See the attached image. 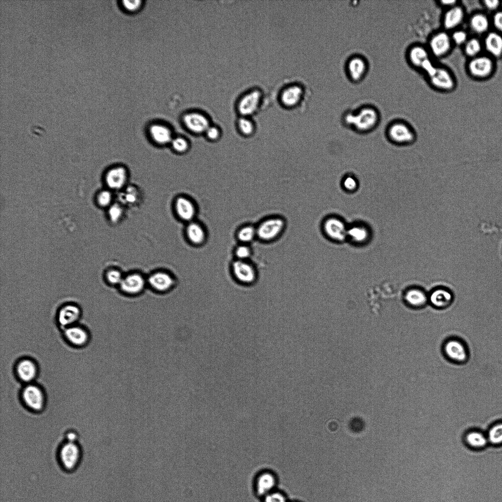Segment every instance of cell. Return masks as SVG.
<instances>
[{
	"mask_svg": "<svg viewBox=\"0 0 502 502\" xmlns=\"http://www.w3.org/2000/svg\"><path fill=\"white\" fill-rule=\"evenodd\" d=\"M428 82L434 89L442 92L453 90L456 85L455 78L452 72L444 66H436L427 75Z\"/></svg>",
	"mask_w": 502,
	"mask_h": 502,
	"instance_id": "14",
	"label": "cell"
},
{
	"mask_svg": "<svg viewBox=\"0 0 502 502\" xmlns=\"http://www.w3.org/2000/svg\"><path fill=\"white\" fill-rule=\"evenodd\" d=\"M370 237V230L364 225L355 224L348 227L347 238L354 244H364L368 241Z\"/></svg>",
	"mask_w": 502,
	"mask_h": 502,
	"instance_id": "32",
	"label": "cell"
},
{
	"mask_svg": "<svg viewBox=\"0 0 502 502\" xmlns=\"http://www.w3.org/2000/svg\"><path fill=\"white\" fill-rule=\"evenodd\" d=\"M58 456L59 463L65 470L73 471L80 461L81 448L77 441L66 440L59 449Z\"/></svg>",
	"mask_w": 502,
	"mask_h": 502,
	"instance_id": "12",
	"label": "cell"
},
{
	"mask_svg": "<svg viewBox=\"0 0 502 502\" xmlns=\"http://www.w3.org/2000/svg\"><path fill=\"white\" fill-rule=\"evenodd\" d=\"M233 254L236 260L248 261L252 255V250L250 245L238 243L234 249Z\"/></svg>",
	"mask_w": 502,
	"mask_h": 502,
	"instance_id": "44",
	"label": "cell"
},
{
	"mask_svg": "<svg viewBox=\"0 0 502 502\" xmlns=\"http://www.w3.org/2000/svg\"><path fill=\"white\" fill-rule=\"evenodd\" d=\"M289 502H300L297 501V500H292L290 499Z\"/></svg>",
	"mask_w": 502,
	"mask_h": 502,
	"instance_id": "53",
	"label": "cell"
},
{
	"mask_svg": "<svg viewBox=\"0 0 502 502\" xmlns=\"http://www.w3.org/2000/svg\"><path fill=\"white\" fill-rule=\"evenodd\" d=\"M265 94L259 87L251 88L241 94L237 99L234 109L237 116L253 118L261 109Z\"/></svg>",
	"mask_w": 502,
	"mask_h": 502,
	"instance_id": "2",
	"label": "cell"
},
{
	"mask_svg": "<svg viewBox=\"0 0 502 502\" xmlns=\"http://www.w3.org/2000/svg\"><path fill=\"white\" fill-rule=\"evenodd\" d=\"M104 178L108 189L120 192L128 185L129 171L125 165L118 164L107 170Z\"/></svg>",
	"mask_w": 502,
	"mask_h": 502,
	"instance_id": "17",
	"label": "cell"
},
{
	"mask_svg": "<svg viewBox=\"0 0 502 502\" xmlns=\"http://www.w3.org/2000/svg\"><path fill=\"white\" fill-rule=\"evenodd\" d=\"M125 206L119 201L114 202L107 208V217L112 224H118L124 219Z\"/></svg>",
	"mask_w": 502,
	"mask_h": 502,
	"instance_id": "39",
	"label": "cell"
},
{
	"mask_svg": "<svg viewBox=\"0 0 502 502\" xmlns=\"http://www.w3.org/2000/svg\"><path fill=\"white\" fill-rule=\"evenodd\" d=\"M483 50L493 59L502 55V34L493 30L483 36L482 40Z\"/></svg>",
	"mask_w": 502,
	"mask_h": 502,
	"instance_id": "27",
	"label": "cell"
},
{
	"mask_svg": "<svg viewBox=\"0 0 502 502\" xmlns=\"http://www.w3.org/2000/svg\"><path fill=\"white\" fill-rule=\"evenodd\" d=\"M203 136L209 142L216 143L220 141L223 136V130L220 126L213 123L205 131Z\"/></svg>",
	"mask_w": 502,
	"mask_h": 502,
	"instance_id": "46",
	"label": "cell"
},
{
	"mask_svg": "<svg viewBox=\"0 0 502 502\" xmlns=\"http://www.w3.org/2000/svg\"><path fill=\"white\" fill-rule=\"evenodd\" d=\"M491 24L495 31L502 34V10H498L493 13L491 19Z\"/></svg>",
	"mask_w": 502,
	"mask_h": 502,
	"instance_id": "49",
	"label": "cell"
},
{
	"mask_svg": "<svg viewBox=\"0 0 502 502\" xmlns=\"http://www.w3.org/2000/svg\"><path fill=\"white\" fill-rule=\"evenodd\" d=\"M452 46L450 33L443 30L438 31L430 36L427 49L431 55L440 58L450 53Z\"/></svg>",
	"mask_w": 502,
	"mask_h": 502,
	"instance_id": "19",
	"label": "cell"
},
{
	"mask_svg": "<svg viewBox=\"0 0 502 502\" xmlns=\"http://www.w3.org/2000/svg\"><path fill=\"white\" fill-rule=\"evenodd\" d=\"M346 71L349 78L353 83L361 82L368 71V63L363 56H351L346 63Z\"/></svg>",
	"mask_w": 502,
	"mask_h": 502,
	"instance_id": "21",
	"label": "cell"
},
{
	"mask_svg": "<svg viewBox=\"0 0 502 502\" xmlns=\"http://www.w3.org/2000/svg\"><path fill=\"white\" fill-rule=\"evenodd\" d=\"M235 237L239 243L250 245L257 239L256 226L251 224L242 225L235 232Z\"/></svg>",
	"mask_w": 502,
	"mask_h": 502,
	"instance_id": "34",
	"label": "cell"
},
{
	"mask_svg": "<svg viewBox=\"0 0 502 502\" xmlns=\"http://www.w3.org/2000/svg\"><path fill=\"white\" fill-rule=\"evenodd\" d=\"M348 227L341 219L336 216L328 217L323 224L326 236L332 241L341 242L347 238Z\"/></svg>",
	"mask_w": 502,
	"mask_h": 502,
	"instance_id": "20",
	"label": "cell"
},
{
	"mask_svg": "<svg viewBox=\"0 0 502 502\" xmlns=\"http://www.w3.org/2000/svg\"><path fill=\"white\" fill-rule=\"evenodd\" d=\"M439 4L446 9L452 7L459 4V1L457 0H439L438 1Z\"/></svg>",
	"mask_w": 502,
	"mask_h": 502,
	"instance_id": "51",
	"label": "cell"
},
{
	"mask_svg": "<svg viewBox=\"0 0 502 502\" xmlns=\"http://www.w3.org/2000/svg\"><path fill=\"white\" fill-rule=\"evenodd\" d=\"M285 219L279 216H271L261 220L256 226L257 239L269 243L278 239L285 229Z\"/></svg>",
	"mask_w": 502,
	"mask_h": 502,
	"instance_id": "4",
	"label": "cell"
},
{
	"mask_svg": "<svg viewBox=\"0 0 502 502\" xmlns=\"http://www.w3.org/2000/svg\"><path fill=\"white\" fill-rule=\"evenodd\" d=\"M404 300L410 306L418 308L425 305L428 300V297L423 290L414 287L405 291Z\"/></svg>",
	"mask_w": 502,
	"mask_h": 502,
	"instance_id": "31",
	"label": "cell"
},
{
	"mask_svg": "<svg viewBox=\"0 0 502 502\" xmlns=\"http://www.w3.org/2000/svg\"><path fill=\"white\" fill-rule=\"evenodd\" d=\"M462 48L465 55L469 59L482 54L483 50L482 40L477 37H470Z\"/></svg>",
	"mask_w": 502,
	"mask_h": 502,
	"instance_id": "36",
	"label": "cell"
},
{
	"mask_svg": "<svg viewBox=\"0 0 502 502\" xmlns=\"http://www.w3.org/2000/svg\"><path fill=\"white\" fill-rule=\"evenodd\" d=\"M444 351L449 359L456 362H464L468 357L466 347L457 340L452 339L447 341L444 345Z\"/></svg>",
	"mask_w": 502,
	"mask_h": 502,
	"instance_id": "29",
	"label": "cell"
},
{
	"mask_svg": "<svg viewBox=\"0 0 502 502\" xmlns=\"http://www.w3.org/2000/svg\"><path fill=\"white\" fill-rule=\"evenodd\" d=\"M341 186L342 189L346 192L353 193L358 190L359 187V181L355 176L348 174L342 177Z\"/></svg>",
	"mask_w": 502,
	"mask_h": 502,
	"instance_id": "41",
	"label": "cell"
},
{
	"mask_svg": "<svg viewBox=\"0 0 502 502\" xmlns=\"http://www.w3.org/2000/svg\"><path fill=\"white\" fill-rule=\"evenodd\" d=\"M386 136L391 143L401 146L412 144L416 139V134L412 127L402 120L393 121L388 125Z\"/></svg>",
	"mask_w": 502,
	"mask_h": 502,
	"instance_id": "6",
	"label": "cell"
},
{
	"mask_svg": "<svg viewBox=\"0 0 502 502\" xmlns=\"http://www.w3.org/2000/svg\"><path fill=\"white\" fill-rule=\"evenodd\" d=\"M147 286V276L140 272L132 271L125 274L118 288L124 295L135 297L141 295Z\"/></svg>",
	"mask_w": 502,
	"mask_h": 502,
	"instance_id": "10",
	"label": "cell"
},
{
	"mask_svg": "<svg viewBox=\"0 0 502 502\" xmlns=\"http://www.w3.org/2000/svg\"><path fill=\"white\" fill-rule=\"evenodd\" d=\"M184 234L188 242L195 247L203 245L207 239L206 228L197 220L185 224Z\"/></svg>",
	"mask_w": 502,
	"mask_h": 502,
	"instance_id": "22",
	"label": "cell"
},
{
	"mask_svg": "<svg viewBox=\"0 0 502 502\" xmlns=\"http://www.w3.org/2000/svg\"><path fill=\"white\" fill-rule=\"evenodd\" d=\"M113 199V191L107 188L102 190L98 193L96 202L100 207L108 208L114 202Z\"/></svg>",
	"mask_w": 502,
	"mask_h": 502,
	"instance_id": "47",
	"label": "cell"
},
{
	"mask_svg": "<svg viewBox=\"0 0 502 502\" xmlns=\"http://www.w3.org/2000/svg\"><path fill=\"white\" fill-rule=\"evenodd\" d=\"M481 3L486 10L494 13L498 10L500 1L498 0H483Z\"/></svg>",
	"mask_w": 502,
	"mask_h": 502,
	"instance_id": "50",
	"label": "cell"
},
{
	"mask_svg": "<svg viewBox=\"0 0 502 502\" xmlns=\"http://www.w3.org/2000/svg\"><path fill=\"white\" fill-rule=\"evenodd\" d=\"M174 213L178 220L185 224L196 220L198 208L195 201L190 197L180 195L173 201Z\"/></svg>",
	"mask_w": 502,
	"mask_h": 502,
	"instance_id": "15",
	"label": "cell"
},
{
	"mask_svg": "<svg viewBox=\"0 0 502 502\" xmlns=\"http://www.w3.org/2000/svg\"><path fill=\"white\" fill-rule=\"evenodd\" d=\"M230 270L234 279L241 284L251 285L258 278L257 269L250 260L234 259L231 264Z\"/></svg>",
	"mask_w": 502,
	"mask_h": 502,
	"instance_id": "16",
	"label": "cell"
},
{
	"mask_svg": "<svg viewBox=\"0 0 502 502\" xmlns=\"http://www.w3.org/2000/svg\"><path fill=\"white\" fill-rule=\"evenodd\" d=\"M468 25L470 30L474 34L484 36L490 31L491 19L484 13L477 12L470 17Z\"/></svg>",
	"mask_w": 502,
	"mask_h": 502,
	"instance_id": "28",
	"label": "cell"
},
{
	"mask_svg": "<svg viewBox=\"0 0 502 502\" xmlns=\"http://www.w3.org/2000/svg\"><path fill=\"white\" fill-rule=\"evenodd\" d=\"M65 438L67 440L77 441L78 436L76 432L70 430L66 432Z\"/></svg>",
	"mask_w": 502,
	"mask_h": 502,
	"instance_id": "52",
	"label": "cell"
},
{
	"mask_svg": "<svg viewBox=\"0 0 502 502\" xmlns=\"http://www.w3.org/2000/svg\"><path fill=\"white\" fill-rule=\"evenodd\" d=\"M63 332L67 342L75 347H82L89 342L90 336L88 331L77 324L63 329Z\"/></svg>",
	"mask_w": 502,
	"mask_h": 502,
	"instance_id": "25",
	"label": "cell"
},
{
	"mask_svg": "<svg viewBox=\"0 0 502 502\" xmlns=\"http://www.w3.org/2000/svg\"><path fill=\"white\" fill-rule=\"evenodd\" d=\"M169 146L175 153L182 155L189 151L191 148V144L186 137L177 135L174 136Z\"/></svg>",
	"mask_w": 502,
	"mask_h": 502,
	"instance_id": "38",
	"label": "cell"
},
{
	"mask_svg": "<svg viewBox=\"0 0 502 502\" xmlns=\"http://www.w3.org/2000/svg\"><path fill=\"white\" fill-rule=\"evenodd\" d=\"M287 493L279 487L260 499L262 502H289Z\"/></svg>",
	"mask_w": 502,
	"mask_h": 502,
	"instance_id": "45",
	"label": "cell"
},
{
	"mask_svg": "<svg viewBox=\"0 0 502 502\" xmlns=\"http://www.w3.org/2000/svg\"><path fill=\"white\" fill-rule=\"evenodd\" d=\"M181 122L184 128L195 135H203L212 123L210 117L205 112L192 109L184 112L181 116Z\"/></svg>",
	"mask_w": 502,
	"mask_h": 502,
	"instance_id": "7",
	"label": "cell"
},
{
	"mask_svg": "<svg viewBox=\"0 0 502 502\" xmlns=\"http://www.w3.org/2000/svg\"><path fill=\"white\" fill-rule=\"evenodd\" d=\"M125 274L116 268H111L105 273L104 277L106 282L111 286L119 287Z\"/></svg>",
	"mask_w": 502,
	"mask_h": 502,
	"instance_id": "42",
	"label": "cell"
},
{
	"mask_svg": "<svg viewBox=\"0 0 502 502\" xmlns=\"http://www.w3.org/2000/svg\"><path fill=\"white\" fill-rule=\"evenodd\" d=\"M279 478L273 469L263 468L257 471L253 477L251 489L254 496L260 500L279 488Z\"/></svg>",
	"mask_w": 502,
	"mask_h": 502,
	"instance_id": "3",
	"label": "cell"
},
{
	"mask_svg": "<svg viewBox=\"0 0 502 502\" xmlns=\"http://www.w3.org/2000/svg\"><path fill=\"white\" fill-rule=\"evenodd\" d=\"M235 126L237 133L244 138L252 137L257 130L256 123L251 117L237 116Z\"/></svg>",
	"mask_w": 502,
	"mask_h": 502,
	"instance_id": "30",
	"label": "cell"
},
{
	"mask_svg": "<svg viewBox=\"0 0 502 502\" xmlns=\"http://www.w3.org/2000/svg\"><path fill=\"white\" fill-rule=\"evenodd\" d=\"M465 18L464 8L459 3L452 7L446 9L442 17V25L444 30L452 31L459 28Z\"/></svg>",
	"mask_w": 502,
	"mask_h": 502,
	"instance_id": "23",
	"label": "cell"
},
{
	"mask_svg": "<svg viewBox=\"0 0 502 502\" xmlns=\"http://www.w3.org/2000/svg\"><path fill=\"white\" fill-rule=\"evenodd\" d=\"M453 297L452 293L443 287L433 290L428 297L430 302L437 308H445L451 304Z\"/></svg>",
	"mask_w": 502,
	"mask_h": 502,
	"instance_id": "33",
	"label": "cell"
},
{
	"mask_svg": "<svg viewBox=\"0 0 502 502\" xmlns=\"http://www.w3.org/2000/svg\"><path fill=\"white\" fill-rule=\"evenodd\" d=\"M407 58L414 68L420 70L427 75L430 74L436 65L433 63L427 48L421 45H414L407 51Z\"/></svg>",
	"mask_w": 502,
	"mask_h": 502,
	"instance_id": "8",
	"label": "cell"
},
{
	"mask_svg": "<svg viewBox=\"0 0 502 502\" xmlns=\"http://www.w3.org/2000/svg\"><path fill=\"white\" fill-rule=\"evenodd\" d=\"M147 133L151 141L159 147L169 146L175 135L170 126L159 121L150 123L147 126Z\"/></svg>",
	"mask_w": 502,
	"mask_h": 502,
	"instance_id": "18",
	"label": "cell"
},
{
	"mask_svg": "<svg viewBox=\"0 0 502 502\" xmlns=\"http://www.w3.org/2000/svg\"><path fill=\"white\" fill-rule=\"evenodd\" d=\"M464 440L469 447L474 449H481L488 442L487 436L477 430H472L467 433Z\"/></svg>",
	"mask_w": 502,
	"mask_h": 502,
	"instance_id": "35",
	"label": "cell"
},
{
	"mask_svg": "<svg viewBox=\"0 0 502 502\" xmlns=\"http://www.w3.org/2000/svg\"><path fill=\"white\" fill-rule=\"evenodd\" d=\"M487 437L488 442L494 445L502 444V422L496 423L489 429Z\"/></svg>",
	"mask_w": 502,
	"mask_h": 502,
	"instance_id": "43",
	"label": "cell"
},
{
	"mask_svg": "<svg viewBox=\"0 0 502 502\" xmlns=\"http://www.w3.org/2000/svg\"><path fill=\"white\" fill-rule=\"evenodd\" d=\"M148 286L153 292L166 294L176 285L175 276L168 271L158 269L152 271L147 276Z\"/></svg>",
	"mask_w": 502,
	"mask_h": 502,
	"instance_id": "11",
	"label": "cell"
},
{
	"mask_svg": "<svg viewBox=\"0 0 502 502\" xmlns=\"http://www.w3.org/2000/svg\"><path fill=\"white\" fill-rule=\"evenodd\" d=\"M119 7L124 12L133 14L140 11L144 7L145 1L142 0H121L117 1Z\"/></svg>",
	"mask_w": 502,
	"mask_h": 502,
	"instance_id": "40",
	"label": "cell"
},
{
	"mask_svg": "<svg viewBox=\"0 0 502 502\" xmlns=\"http://www.w3.org/2000/svg\"><path fill=\"white\" fill-rule=\"evenodd\" d=\"M80 308L74 304H67L61 307L58 311L56 320L59 326L63 329L77 324L81 317Z\"/></svg>",
	"mask_w": 502,
	"mask_h": 502,
	"instance_id": "24",
	"label": "cell"
},
{
	"mask_svg": "<svg viewBox=\"0 0 502 502\" xmlns=\"http://www.w3.org/2000/svg\"><path fill=\"white\" fill-rule=\"evenodd\" d=\"M24 405L33 412L43 410L46 405V397L43 390L33 382L25 384L21 391Z\"/></svg>",
	"mask_w": 502,
	"mask_h": 502,
	"instance_id": "13",
	"label": "cell"
},
{
	"mask_svg": "<svg viewBox=\"0 0 502 502\" xmlns=\"http://www.w3.org/2000/svg\"><path fill=\"white\" fill-rule=\"evenodd\" d=\"M119 193L120 201L119 202L125 206L136 204L140 199V192L138 189L134 186L128 185Z\"/></svg>",
	"mask_w": 502,
	"mask_h": 502,
	"instance_id": "37",
	"label": "cell"
},
{
	"mask_svg": "<svg viewBox=\"0 0 502 502\" xmlns=\"http://www.w3.org/2000/svg\"><path fill=\"white\" fill-rule=\"evenodd\" d=\"M450 36L453 45L463 47L470 38L466 31L462 29H456L450 32Z\"/></svg>",
	"mask_w": 502,
	"mask_h": 502,
	"instance_id": "48",
	"label": "cell"
},
{
	"mask_svg": "<svg viewBox=\"0 0 502 502\" xmlns=\"http://www.w3.org/2000/svg\"><path fill=\"white\" fill-rule=\"evenodd\" d=\"M380 113L375 106H362L356 110H348L342 116V122L347 127L359 133H367L378 125Z\"/></svg>",
	"mask_w": 502,
	"mask_h": 502,
	"instance_id": "1",
	"label": "cell"
},
{
	"mask_svg": "<svg viewBox=\"0 0 502 502\" xmlns=\"http://www.w3.org/2000/svg\"><path fill=\"white\" fill-rule=\"evenodd\" d=\"M305 94V89L302 84L297 82H289L283 86L278 91V102L283 108L293 110L301 104Z\"/></svg>",
	"mask_w": 502,
	"mask_h": 502,
	"instance_id": "5",
	"label": "cell"
},
{
	"mask_svg": "<svg viewBox=\"0 0 502 502\" xmlns=\"http://www.w3.org/2000/svg\"><path fill=\"white\" fill-rule=\"evenodd\" d=\"M15 371L20 380L25 384L33 383L38 375L35 362L29 358L20 359L16 364Z\"/></svg>",
	"mask_w": 502,
	"mask_h": 502,
	"instance_id": "26",
	"label": "cell"
},
{
	"mask_svg": "<svg viewBox=\"0 0 502 502\" xmlns=\"http://www.w3.org/2000/svg\"><path fill=\"white\" fill-rule=\"evenodd\" d=\"M466 69L469 75L476 79H487L494 71V59L486 54H481L469 59Z\"/></svg>",
	"mask_w": 502,
	"mask_h": 502,
	"instance_id": "9",
	"label": "cell"
}]
</instances>
